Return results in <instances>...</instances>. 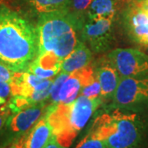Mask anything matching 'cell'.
<instances>
[{
    "label": "cell",
    "mask_w": 148,
    "mask_h": 148,
    "mask_svg": "<svg viewBox=\"0 0 148 148\" xmlns=\"http://www.w3.org/2000/svg\"><path fill=\"white\" fill-rule=\"evenodd\" d=\"M34 106L30 100L26 96L21 95H16L11 96L9 102L8 103V106L12 111V114L17 113L24 109H27L30 106Z\"/></svg>",
    "instance_id": "cell-18"
},
{
    "label": "cell",
    "mask_w": 148,
    "mask_h": 148,
    "mask_svg": "<svg viewBox=\"0 0 148 148\" xmlns=\"http://www.w3.org/2000/svg\"><path fill=\"white\" fill-rule=\"evenodd\" d=\"M15 75L16 73L12 72L5 65L0 63V81L11 83L14 81Z\"/></svg>",
    "instance_id": "cell-21"
},
{
    "label": "cell",
    "mask_w": 148,
    "mask_h": 148,
    "mask_svg": "<svg viewBox=\"0 0 148 148\" xmlns=\"http://www.w3.org/2000/svg\"><path fill=\"white\" fill-rule=\"evenodd\" d=\"M8 148H18V147H16L15 146V145H14V144H12V145H11L10 147H9Z\"/></svg>",
    "instance_id": "cell-27"
},
{
    "label": "cell",
    "mask_w": 148,
    "mask_h": 148,
    "mask_svg": "<svg viewBox=\"0 0 148 148\" xmlns=\"http://www.w3.org/2000/svg\"><path fill=\"white\" fill-rule=\"evenodd\" d=\"M80 25L79 20L69 10L39 15L36 26L38 54L53 53L63 61L79 41Z\"/></svg>",
    "instance_id": "cell-3"
},
{
    "label": "cell",
    "mask_w": 148,
    "mask_h": 148,
    "mask_svg": "<svg viewBox=\"0 0 148 148\" xmlns=\"http://www.w3.org/2000/svg\"><path fill=\"white\" fill-rule=\"evenodd\" d=\"M116 0H92L84 17L87 19H114Z\"/></svg>",
    "instance_id": "cell-16"
},
{
    "label": "cell",
    "mask_w": 148,
    "mask_h": 148,
    "mask_svg": "<svg viewBox=\"0 0 148 148\" xmlns=\"http://www.w3.org/2000/svg\"><path fill=\"white\" fill-rule=\"evenodd\" d=\"M62 62L53 53H41L37 55L26 71L42 79H52L61 72Z\"/></svg>",
    "instance_id": "cell-12"
},
{
    "label": "cell",
    "mask_w": 148,
    "mask_h": 148,
    "mask_svg": "<svg viewBox=\"0 0 148 148\" xmlns=\"http://www.w3.org/2000/svg\"><path fill=\"white\" fill-rule=\"evenodd\" d=\"M49 105L48 101H43L17 113L12 114L0 132V148L10 147L22 138L46 114Z\"/></svg>",
    "instance_id": "cell-5"
},
{
    "label": "cell",
    "mask_w": 148,
    "mask_h": 148,
    "mask_svg": "<svg viewBox=\"0 0 148 148\" xmlns=\"http://www.w3.org/2000/svg\"><path fill=\"white\" fill-rule=\"evenodd\" d=\"M102 103V97L90 99L80 95L69 104H49L46 117L56 140L69 148Z\"/></svg>",
    "instance_id": "cell-4"
},
{
    "label": "cell",
    "mask_w": 148,
    "mask_h": 148,
    "mask_svg": "<svg viewBox=\"0 0 148 148\" xmlns=\"http://www.w3.org/2000/svg\"><path fill=\"white\" fill-rule=\"evenodd\" d=\"M92 53L83 41H78L74 49L62 62L61 72L72 73L78 69L85 68L90 64Z\"/></svg>",
    "instance_id": "cell-14"
},
{
    "label": "cell",
    "mask_w": 148,
    "mask_h": 148,
    "mask_svg": "<svg viewBox=\"0 0 148 148\" xmlns=\"http://www.w3.org/2000/svg\"><path fill=\"white\" fill-rule=\"evenodd\" d=\"M123 25L130 39L138 45L148 47V15L136 0L123 12Z\"/></svg>",
    "instance_id": "cell-9"
},
{
    "label": "cell",
    "mask_w": 148,
    "mask_h": 148,
    "mask_svg": "<svg viewBox=\"0 0 148 148\" xmlns=\"http://www.w3.org/2000/svg\"><path fill=\"white\" fill-rule=\"evenodd\" d=\"M148 106V77H123L112 96L111 107L138 111Z\"/></svg>",
    "instance_id": "cell-6"
},
{
    "label": "cell",
    "mask_w": 148,
    "mask_h": 148,
    "mask_svg": "<svg viewBox=\"0 0 148 148\" xmlns=\"http://www.w3.org/2000/svg\"><path fill=\"white\" fill-rule=\"evenodd\" d=\"M95 77V70L90 65L69 74L59 90L58 104L72 103L79 96L82 88L90 84Z\"/></svg>",
    "instance_id": "cell-10"
},
{
    "label": "cell",
    "mask_w": 148,
    "mask_h": 148,
    "mask_svg": "<svg viewBox=\"0 0 148 148\" xmlns=\"http://www.w3.org/2000/svg\"><path fill=\"white\" fill-rule=\"evenodd\" d=\"M12 114V113L9 109V107L8 106V105L0 109V132H2V130L3 129L6 123H7L8 118L10 117Z\"/></svg>",
    "instance_id": "cell-22"
},
{
    "label": "cell",
    "mask_w": 148,
    "mask_h": 148,
    "mask_svg": "<svg viewBox=\"0 0 148 148\" xmlns=\"http://www.w3.org/2000/svg\"><path fill=\"white\" fill-rule=\"evenodd\" d=\"M76 148H107L105 142L91 129H89L84 138L77 144Z\"/></svg>",
    "instance_id": "cell-17"
},
{
    "label": "cell",
    "mask_w": 148,
    "mask_h": 148,
    "mask_svg": "<svg viewBox=\"0 0 148 148\" xmlns=\"http://www.w3.org/2000/svg\"><path fill=\"white\" fill-rule=\"evenodd\" d=\"M91 2L92 0H72L69 11L74 16H76L81 22V21L84 18Z\"/></svg>",
    "instance_id": "cell-19"
},
{
    "label": "cell",
    "mask_w": 148,
    "mask_h": 148,
    "mask_svg": "<svg viewBox=\"0 0 148 148\" xmlns=\"http://www.w3.org/2000/svg\"><path fill=\"white\" fill-rule=\"evenodd\" d=\"M138 5L147 12L148 15V0H136Z\"/></svg>",
    "instance_id": "cell-25"
},
{
    "label": "cell",
    "mask_w": 148,
    "mask_h": 148,
    "mask_svg": "<svg viewBox=\"0 0 148 148\" xmlns=\"http://www.w3.org/2000/svg\"><path fill=\"white\" fill-rule=\"evenodd\" d=\"M90 128L107 148H147L148 123L138 111L114 109L97 117Z\"/></svg>",
    "instance_id": "cell-2"
},
{
    "label": "cell",
    "mask_w": 148,
    "mask_h": 148,
    "mask_svg": "<svg viewBox=\"0 0 148 148\" xmlns=\"http://www.w3.org/2000/svg\"><path fill=\"white\" fill-rule=\"evenodd\" d=\"M53 137V129L45 114L13 144L18 148H44Z\"/></svg>",
    "instance_id": "cell-11"
},
{
    "label": "cell",
    "mask_w": 148,
    "mask_h": 148,
    "mask_svg": "<svg viewBox=\"0 0 148 148\" xmlns=\"http://www.w3.org/2000/svg\"><path fill=\"white\" fill-rule=\"evenodd\" d=\"M107 59L118 71L120 77H148V54L134 49H115Z\"/></svg>",
    "instance_id": "cell-7"
},
{
    "label": "cell",
    "mask_w": 148,
    "mask_h": 148,
    "mask_svg": "<svg viewBox=\"0 0 148 148\" xmlns=\"http://www.w3.org/2000/svg\"><path fill=\"white\" fill-rule=\"evenodd\" d=\"M114 19H87L81 21V36L88 44L91 49L96 52H104L111 45Z\"/></svg>",
    "instance_id": "cell-8"
},
{
    "label": "cell",
    "mask_w": 148,
    "mask_h": 148,
    "mask_svg": "<svg viewBox=\"0 0 148 148\" xmlns=\"http://www.w3.org/2000/svg\"><path fill=\"white\" fill-rule=\"evenodd\" d=\"M95 73L101 85V96L102 99L112 98L121 79L118 71L110 61L106 59L99 66V68L97 67Z\"/></svg>",
    "instance_id": "cell-13"
},
{
    "label": "cell",
    "mask_w": 148,
    "mask_h": 148,
    "mask_svg": "<svg viewBox=\"0 0 148 148\" xmlns=\"http://www.w3.org/2000/svg\"><path fill=\"white\" fill-rule=\"evenodd\" d=\"M101 85H100V82L96 77L90 84L82 87L81 91H80V95L86 96V97L90 98V99L101 97Z\"/></svg>",
    "instance_id": "cell-20"
},
{
    "label": "cell",
    "mask_w": 148,
    "mask_h": 148,
    "mask_svg": "<svg viewBox=\"0 0 148 148\" xmlns=\"http://www.w3.org/2000/svg\"><path fill=\"white\" fill-rule=\"evenodd\" d=\"M28 10L38 16L58 11L69 10L72 0H23Z\"/></svg>",
    "instance_id": "cell-15"
},
{
    "label": "cell",
    "mask_w": 148,
    "mask_h": 148,
    "mask_svg": "<svg viewBox=\"0 0 148 148\" xmlns=\"http://www.w3.org/2000/svg\"><path fill=\"white\" fill-rule=\"evenodd\" d=\"M44 148H65L64 147H63L60 143H58V141L56 140L55 137H53L52 138V140L48 143L47 145Z\"/></svg>",
    "instance_id": "cell-24"
},
{
    "label": "cell",
    "mask_w": 148,
    "mask_h": 148,
    "mask_svg": "<svg viewBox=\"0 0 148 148\" xmlns=\"http://www.w3.org/2000/svg\"><path fill=\"white\" fill-rule=\"evenodd\" d=\"M0 95L4 98L12 95V86L11 83L0 81Z\"/></svg>",
    "instance_id": "cell-23"
},
{
    "label": "cell",
    "mask_w": 148,
    "mask_h": 148,
    "mask_svg": "<svg viewBox=\"0 0 148 148\" xmlns=\"http://www.w3.org/2000/svg\"><path fill=\"white\" fill-rule=\"evenodd\" d=\"M5 103H6V99H5V98L0 95V105L5 104Z\"/></svg>",
    "instance_id": "cell-26"
},
{
    "label": "cell",
    "mask_w": 148,
    "mask_h": 148,
    "mask_svg": "<svg viewBox=\"0 0 148 148\" xmlns=\"http://www.w3.org/2000/svg\"><path fill=\"white\" fill-rule=\"evenodd\" d=\"M37 54L36 27L20 12L0 6V63L14 73H21Z\"/></svg>",
    "instance_id": "cell-1"
}]
</instances>
